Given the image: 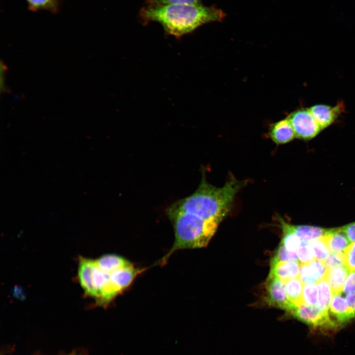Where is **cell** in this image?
I'll list each match as a JSON object with an SVG mask.
<instances>
[{
  "label": "cell",
  "instance_id": "6da1fadb",
  "mask_svg": "<svg viewBox=\"0 0 355 355\" xmlns=\"http://www.w3.org/2000/svg\"><path fill=\"white\" fill-rule=\"evenodd\" d=\"M225 16V13L221 9L201 3L147 5L140 11L142 22H157L166 33L177 37L192 32L207 23L221 21Z\"/></svg>",
  "mask_w": 355,
  "mask_h": 355
},
{
  "label": "cell",
  "instance_id": "7a4b0ae2",
  "mask_svg": "<svg viewBox=\"0 0 355 355\" xmlns=\"http://www.w3.org/2000/svg\"><path fill=\"white\" fill-rule=\"evenodd\" d=\"M167 214L173 225L175 241L170 252L183 248L206 247L220 223L198 217L169 207Z\"/></svg>",
  "mask_w": 355,
  "mask_h": 355
},
{
  "label": "cell",
  "instance_id": "3957f363",
  "mask_svg": "<svg viewBox=\"0 0 355 355\" xmlns=\"http://www.w3.org/2000/svg\"><path fill=\"white\" fill-rule=\"evenodd\" d=\"M293 129L295 137L309 140L322 130L309 108H301L291 112L287 118Z\"/></svg>",
  "mask_w": 355,
  "mask_h": 355
},
{
  "label": "cell",
  "instance_id": "277c9868",
  "mask_svg": "<svg viewBox=\"0 0 355 355\" xmlns=\"http://www.w3.org/2000/svg\"><path fill=\"white\" fill-rule=\"evenodd\" d=\"M289 314L296 319L314 328H334L338 326L329 313L320 310L317 306L301 304Z\"/></svg>",
  "mask_w": 355,
  "mask_h": 355
},
{
  "label": "cell",
  "instance_id": "5b68a950",
  "mask_svg": "<svg viewBox=\"0 0 355 355\" xmlns=\"http://www.w3.org/2000/svg\"><path fill=\"white\" fill-rule=\"evenodd\" d=\"M266 289L265 301L269 305L284 310L288 313L297 307L288 298L284 282L268 277Z\"/></svg>",
  "mask_w": 355,
  "mask_h": 355
},
{
  "label": "cell",
  "instance_id": "8992f818",
  "mask_svg": "<svg viewBox=\"0 0 355 355\" xmlns=\"http://www.w3.org/2000/svg\"><path fill=\"white\" fill-rule=\"evenodd\" d=\"M343 103H338L335 106L316 105L309 109L322 130L332 124L343 111Z\"/></svg>",
  "mask_w": 355,
  "mask_h": 355
},
{
  "label": "cell",
  "instance_id": "52a82bcc",
  "mask_svg": "<svg viewBox=\"0 0 355 355\" xmlns=\"http://www.w3.org/2000/svg\"><path fill=\"white\" fill-rule=\"evenodd\" d=\"M329 313L331 318L338 326L348 322L355 317V312L341 294L333 296L329 305Z\"/></svg>",
  "mask_w": 355,
  "mask_h": 355
},
{
  "label": "cell",
  "instance_id": "ba28073f",
  "mask_svg": "<svg viewBox=\"0 0 355 355\" xmlns=\"http://www.w3.org/2000/svg\"><path fill=\"white\" fill-rule=\"evenodd\" d=\"M327 269L324 262L318 259L300 263L299 278L303 284L317 283L325 278Z\"/></svg>",
  "mask_w": 355,
  "mask_h": 355
},
{
  "label": "cell",
  "instance_id": "9c48e42d",
  "mask_svg": "<svg viewBox=\"0 0 355 355\" xmlns=\"http://www.w3.org/2000/svg\"><path fill=\"white\" fill-rule=\"evenodd\" d=\"M269 135L277 144L288 143L295 138L292 126L287 118L272 124L269 128Z\"/></svg>",
  "mask_w": 355,
  "mask_h": 355
},
{
  "label": "cell",
  "instance_id": "30bf717a",
  "mask_svg": "<svg viewBox=\"0 0 355 355\" xmlns=\"http://www.w3.org/2000/svg\"><path fill=\"white\" fill-rule=\"evenodd\" d=\"M300 263L299 261H288L271 265L268 277L277 278L283 282L298 277Z\"/></svg>",
  "mask_w": 355,
  "mask_h": 355
},
{
  "label": "cell",
  "instance_id": "8fae6325",
  "mask_svg": "<svg viewBox=\"0 0 355 355\" xmlns=\"http://www.w3.org/2000/svg\"><path fill=\"white\" fill-rule=\"evenodd\" d=\"M350 272V270L345 265L327 270L325 278L330 285L333 296L341 294L346 279Z\"/></svg>",
  "mask_w": 355,
  "mask_h": 355
},
{
  "label": "cell",
  "instance_id": "7c38bea8",
  "mask_svg": "<svg viewBox=\"0 0 355 355\" xmlns=\"http://www.w3.org/2000/svg\"><path fill=\"white\" fill-rule=\"evenodd\" d=\"M322 238L332 252H340L344 250L350 241L341 228L327 229Z\"/></svg>",
  "mask_w": 355,
  "mask_h": 355
},
{
  "label": "cell",
  "instance_id": "4fadbf2b",
  "mask_svg": "<svg viewBox=\"0 0 355 355\" xmlns=\"http://www.w3.org/2000/svg\"><path fill=\"white\" fill-rule=\"evenodd\" d=\"M95 261L98 267L107 274L133 266L129 261L115 254H106L95 260Z\"/></svg>",
  "mask_w": 355,
  "mask_h": 355
},
{
  "label": "cell",
  "instance_id": "5bb4252c",
  "mask_svg": "<svg viewBox=\"0 0 355 355\" xmlns=\"http://www.w3.org/2000/svg\"><path fill=\"white\" fill-rule=\"evenodd\" d=\"M134 266L115 271L109 275V280L118 293L127 287L137 275Z\"/></svg>",
  "mask_w": 355,
  "mask_h": 355
},
{
  "label": "cell",
  "instance_id": "9a60e30c",
  "mask_svg": "<svg viewBox=\"0 0 355 355\" xmlns=\"http://www.w3.org/2000/svg\"><path fill=\"white\" fill-rule=\"evenodd\" d=\"M279 221L281 223L283 235L280 243L289 251L296 252L301 241L295 234L293 225L287 223L283 219L279 218Z\"/></svg>",
  "mask_w": 355,
  "mask_h": 355
},
{
  "label": "cell",
  "instance_id": "2e32d148",
  "mask_svg": "<svg viewBox=\"0 0 355 355\" xmlns=\"http://www.w3.org/2000/svg\"><path fill=\"white\" fill-rule=\"evenodd\" d=\"M295 234L301 242H310L322 237L327 229L309 225H293Z\"/></svg>",
  "mask_w": 355,
  "mask_h": 355
},
{
  "label": "cell",
  "instance_id": "e0dca14e",
  "mask_svg": "<svg viewBox=\"0 0 355 355\" xmlns=\"http://www.w3.org/2000/svg\"><path fill=\"white\" fill-rule=\"evenodd\" d=\"M285 289L289 299L296 306L303 304V282L298 277L284 282Z\"/></svg>",
  "mask_w": 355,
  "mask_h": 355
},
{
  "label": "cell",
  "instance_id": "ac0fdd59",
  "mask_svg": "<svg viewBox=\"0 0 355 355\" xmlns=\"http://www.w3.org/2000/svg\"><path fill=\"white\" fill-rule=\"evenodd\" d=\"M317 284L318 288L317 306L320 310L329 313L332 294L330 285L325 278L318 281Z\"/></svg>",
  "mask_w": 355,
  "mask_h": 355
},
{
  "label": "cell",
  "instance_id": "d6986e66",
  "mask_svg": "<svg viewBox=\"0 0 355 355\" xmlns=\"http://www.w3.org/2000/svg\"><path fill=\"white\" fill-rule=\"evenodd\" d=\"M29 10L37 12L47 10L51 13H57L61 8L62 0H25Z\"/></svg>",
  "mask_w": 355,
  "mask_h": 355
},
{
  "label": "cell",
  "instance_id": "ffe728a7",
  "mask_svg": "<svg viewBox=\"0 0 355 355\" xmlns=\"http://www.w3.org/2000/svg\"><path fill=\"white\" fill-rule=\"evenodd\" d=\"M318 288L317 283L304 284L302 292L303 303L307 305L317 306Z\"/></svg>",
  "mask_w": 355,
  "mask_h": 355
},
{
  "label": "cell",
  "instance_id": "44dd1931",
  "mask_svg": "<svg viewBox=\"0 0 355 355\" xmlns=\"http://www.w3.org/2000/svg\"><path fill=\"white\" fill-rule=\"evenodd\" d=\"M308 242L315 257L323 262L329 256L330 251L322 237Z\"/></svg>",
  "mask_w": 355,
  "mask_h": 355
},
{
  "label": "cell",
  "instance_id": "7402d4cb",
  "mask_svg": "<svg viewBox=\"0 0 355 355\" xmlns=\"http://www.w3.org/2000/svg\"><path fill=\"white\" fill-rule=\"evenodd\" d=\"M288 261H299L296 252L289 251L280 243L270 261V265Z\"/></svg>",
  "mask_w": 355,
  "mask_h": 355
},
{
  "label": "cell",
  "instance_id": "603a6c76",
  "mask_svg": "<svg viewBox=\"0 0 355 355\" xmlns=\"http://www.w3.org/2000/svg\"><path fill=\"white\" fill-rule=\"evenodd\" d=\"M296 252L300 263L310 262L315 259L314 252L309 242H301Z\"/></svg>",
  "mask_w": 355,
  "mask_h": 355
},
{
  "label": "cell",
  "instance_id": "cb8c5ba5",
  "mask_svg": "<svg viewBox=\"0 0 355 355\" xmlns=\"http://www.w3.org/2000/svg\"><path fill=\"white\" fill-rule=\"evenodd\" d=\"M323 262L327 269L345 265L344 252H331Z\"/></svg>",
  "mask_w": 355,
  "mask_h": 355
},
{
  "label": "cell",
  "instance_id": "d4e9b609",
  "mask_svg": "<svg viewBox=\"0 0 355 355\" xmlns=\"http://www.w3.org/2000/svg\"><path fill=\"white\" fill-rule=\"evenodd\" d=\"M201 0H146L148 5H163L169 4H197Z\"/></svg>",
  "mask_w": 355,
  "mask_h": 355
},
{
  "label": "cell",
  "instance_id": "484cf974",
  "mask_svg": "<svg viewBox=\"0 0 355 355\" xmlns=\"http://www.w3.org/2000/svg\"><path fill=\"white\" fill-rule=\"evenodd\" d=\"M345 264L350 271H355V242L350 244L344 250Z\"/></svg>",
  "mask_w": 355,
  "mask_h": 355
},
{
  "label": "cell",
  "instance_id": "4316f807",
  "mask_svg": "<svg viewBox=\"0 0 355 355\" xmlns=\"http://www.w3.org/2000/svg\"><path fill=\"white\" fill-rule=\"evenodd\" d=\"M347 294L355 293V271H351L345 281L343 290Z\"/></svg>",
  "mask_w": 355,
  "mask_h": 355
},
{
  "label": "cell",
  "instance_id": "83f0119b",
  "mask_svg": "<svg viewBox=\"0 0 355 355\" xmlns=\"http://www.w3.org/2000/svg\"><path fill=\"white\" fill-rule=\"evenodd\" d=\"M0 92L1 93H9L10 90L5 85V75L6 71L7 70L8 67L4 63L2 60H1L0 63Z\"/></svg>",
  "mask_w": 355,
  "mask_h": 355
},
{
  "label": "cell",
  "instance_id": "f1b7e54d",
  "mask_svg": "<svg viewBox=\"0 0 355 355\" xmlns=\"http://www.w3.org/2000/svg\"><path fill=\"white\" fill-rule=\"evenodd\" d=\"M350 242H355V221L340 227Z\"/></svg>",
  "mask_w": 355,
  "mask_h": 355
},
{
  "label": "cell",
  "instance_id": "f546056e",
  "mask_svg": "<svg viewBox=\"0 0 355 355\" xmlns=\"http://www.w3.org/2000/svg\"><path fill=\"white\" fill-rule=\"evenodd\" d=\"M346 299L349 306L355 313V293L348 294L346 297Z\"/></svg>",
  "mask_w": 355,
  "mask_h": 355
},
{
  "label": "cell",
  "instance_id": "4dcf8cb0",
  "mask_svg": "<svg viewBox=\"0 0 355 355\" xmlns=\"http://www.w3.org/2000/svg\"><path fill=\"white\" fill-rule=\"evenodd\" d=\"M69 355H86L85 352L83 351H76L71 353Z\"/></svg>",
  "mask_w": 355,
  "mask_h": 355
}]
</instances>
